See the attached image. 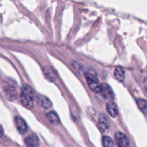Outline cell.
<instances>
[{
    "label": "cell",
    "instance_id": "obj_1",
    "mask_svg": "<svg viewBox=\"0 0 147 147\" xmlns=\"http://www.w3.org/2000/svg\"><path fill=\"white\" fill-rule=\"evenodd\" d=\"M34 92L30 87L28 85L23 86L20 94L21 103L28 109H31L33 106Z\"/></svg>",
    "mask_w": 147,
    "mask_h": 147
},
{
    "label": "cell",
    "instance_id": "obj_2",
    "mask_svg": "<svg viewBox=\"0 0 147 147\" xmlns=\"http://www.w3.org/2000/svg\"><path fill=\"white\" fill-rule=\"evenodd\" d=\"M86 80H87L89 87L94 92L99 93L101 92L102 85L100 84L99 80L94 75H92L91 74H86Z\"/></svg>",
    "mask_w": 147,
    "mask_h": 147
},
{
    "label": "cell",
    "instance_id": "obj_3",
    "mask_svg": "<svg viewBox=\"0 0 147 147\" xmlns=\"http://www.w3.org/2000/svg\"><path fill=\"white\" fill-rule=\"evenodd\" d=\"M115 140L118 147H129V141L123 133L117 132L115 136Z\"/></svg>",
    "mask_w": 147,
    "mask_h": 147
},
{
    "label": "cell",
    "instance_id": "obj_4",
    "mask_svg": "<svg viewBox=\"0 0 147 147\" xmlns=\"http://www.w3.org/2000/svg\"><path fill=\"white\" fill-rule=\"evenodd\" d=\"M25 144L28 147H38L39 138L35 134H30L25 138Z\"/></svg>",
    "mask_w": 147,
    "mask_h": 147
},
{
    "label": "cell",
    "instance_id": "obj_5",
    "mask_svg": "<svg viewBox=\"0 0 147 147\" xmlns=\"http://www.w3.org/2000/svg\"><path fill=\"white\" fill-rule=\"evenodd\" d=\"M15 122L17 127V129L18 130V131L20 134H23L27 132V131H28V126H27L26 123L24 121L23 118H20L19 116H16L15 118Z\"/></svg>",
    "mask_w": 147,
    "mask_h": 147
},
{
    "label": "cell",
    "instance_id": "obj_6",
    "mask_svg": "<svg viewBox=\"0 0 147 147\" xmlns=\"http://www.w3.org/2000/svg\"><path fill=\"white\" fill-rule=\"evenodd\" d=\"M106 110L110 116L113 118H116L118 115V109L116 104L113 102H110L106 105Z\"/></svg>",
    "mask_w": 147,
    "mask_h": 147
},
{
    "label": "cell",
    "instance_id": "obj_7",
    "mask_svg": "<svg viewBox=\"0 0 147 147\" xmlns=\"http://www.w3.org/2000/svg\"><path fill=\"white\" fill-rule=\"evenodd\" d=\"M101 92L102 93L103 96L105 97L106 99H108L110 100H112L114 99V93L113 92V90L111 87L107 84H102Z\"/></svg>",
    "mask_w": 147,
    "mask_h": 147
},
{
    "label": "cell",
    "instance_id": "obj_8",
    "mask_svg": "<svg viewBox=\"0 0 147 147\" xmlns=\"http://www.w3.org/2000/svg\"><path fill=\"white\" fill-rule=\"evenodd\" d=\"M98 128L100 130V131L102 133L106 132L107 131V129L109 128L108 121H107V118L105 116H103V115H101L99 118Z\"/></svg>",
    "mask_w": 147,
    "mask_h": 147
},
{
    "label": "cell",
    "instance_id": "obj_9",
    "mask_svg": "<svg viewBox=\"0 0 147 147\" xmlns=\"http://www.w3.org/2000/svg\"><path fill=\"white\" fill-rule=\"evenodd\" d=\"M114 77L118 82H123L125 77V71L123 68L117 67L114 71Z\"/></svg>",
    "mask_w": 147,
    "mask_h": 147
},
{
    "label": "cell",
    "instance_id": "obj_10",
    "mask_svg": "<svg viewBox=\"0 0 147 147\" xmlns=\"http://www.w3.org/2000/svg\"><path fill=\"white\" fill-rule=\"evenodd\" d=\"M46 118H48L49 122L51 123L53 125H57L60 123V119H59L57 113H56L54 111H51V112H49V113H47Z\"/></svg>",
    "mask_w": 147,
    "mask_h": 147
},
{
    "label": "cell",
    "instance_id": "obj_11",
    "mask_svg": "<svg viewBox=\"0 0 147 147\" xmlns=\"http://www.w3.org/2000/svg\"><path fill=\"white\" fill-rule=\"evenodd\" d=\"M38 102H40V104L41 105L42 107H43L44 108L49 109L51 107V102L50 101V100H49V98H47V97H45V96H38Z\"/></svg>",
    "mask_w": 147,
    "mask_h": 147
},
{
    "label": "cell",
    "instance_id": "obj_12",
    "mask_svg": "<svg viewBox=\"0 0 147 147\" xmlns=\"http://www.w3.org/2000/svg\"><path fill=\"white\" fill-rule=\"evenodd\" d=\"M102 144L104 147H114V142L110 137L103 136L102 138Z\"/></svg>",
    "mask_w": 147,
    "mask_h": 147
},
{
    "label": "cell",
    "instance_id": "obj_13",
    "mask_svg": "<svg viewBox=\"0 0 147 147\" xmlns=\"http://www.w3.org/2000/svg\"><path fill=\"white\" fill-rule=\"evenodd\" d=\"M137 104H138V107L140 110L144 113L147 112V101L144 100V99H139L137 101Z\"/></svg>",
    "mask_w": 147,
    "mask_h": 147
},
{
    "label": "cell",
    "instance_id": "obj_14",
    "mask_svg": "<svg viewBox=\"0 0 147 147\" xmlns=\"http://www.w3.org/2000/svg\"><path fill=\"white\" fill-rule=\"evenodd\" d=\"M144 87H145L146 90V92H147V78L144 79Z\"/></svg>",
    "mask_w": 147,
    "mask_h": 147
},
{
    "label": "cell",
    "instance_id": "obj_15",
    "mask_svg": "<svg viewBox=\"0 0 147 147\" xmlns=\"http://www.w3.org/2000/svg\"><path fill=\"white\" fill-rule=\"evenodd\" d=\"M3 128H2V127L0 125V136H2V135H3Z\"/></svg>",
    "mask_w": 147,
    "mask_h": 147
}]
</instances>
